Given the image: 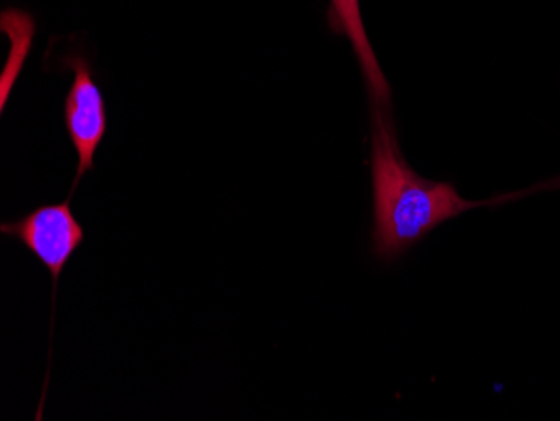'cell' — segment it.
<instances>
[{"mask_svg":"<svg viewBox=\"0 0 560 421\" xmlns=\"http://www.w3.org/2000/svg\"><path fill=\"white\" fill-rule=\"evenodd\" d=\"M546 187H560V178L553 180L552 184L546 185Z\"/></svg>","mask_w":560,"mask_h":421,"instance_id":"6","label":"cell"},{"mask_svg":"<svg viewBox=\"0 0 560 421\" xmlns=\"http://www.w3.org/2000/svg\"><path fill=\"white\" fill-rule=\"evenodd\" d=\"M329 24L332 31L345 34L354 47L355 56L366 78L368 90L374 100V105L388 108L389 86L385 74L377 65L376 55L368 39L361 15L360 0H330Z\"/></svg>","mask_w":560,"mask_h":421,"instance_id":"4","label":"cell"},{"mask_svg":"<svg viewBox=\"0 0 560 421\" xmlns=\"http://www.w3.org/2000/svg\"><path fill=\"white\" fill-rule=\"evenodd\" d=\"M2 30L12 40L11 58H9V66L5 68L8 71H5L4 78H2V106H4L9 87L12 86V81L18 77L19 68L24 62L31 40H33L34 22L24 12L5 11L2 14Z\"/></svg>","mask_w":560,"mask_h":421,"instance_id":"5","label":"cell"},{"mask_svg":"<svg viewBox=\"0 0 560 421\" xmlns=\"http://www.w3.org/2000/svg\"><path fill=\"white\" fill-rule=\"evenodd\" d=\"M371 173H373V253L392 262L413 249L424 237L448 220L500 200L470 202L455 185L420 177L402 156L395 128L385 108L376 106L371 127Z\"/></svg>","mask_w":560,"mask_h":421,"instance_id":"1","label":"cell"},{"mask_svg":"<svg viewBox=\"0 0 560 421\" xmlns=\"http://www.w3.org/2000/svg\"><path fill=\"white\" fill-rule=\"evenodd\" d=\"M0 232L19 238L43 262L52 276L55 288L66 264L84 242L83 225L75 220L68 200L39 207L18 222L2 224Z\"/></svg>","mask_w":560,"mask_h":421,"instance_id":"2","label":"cell"},{"mask_svg":"<svg viewBox=\"0 0 560 421\" xmlns=\"http://www.w3.org/2000/svg\"><path fill=\"white\" fill-rule=\"evenodd\" d=\"M74 71V81L65 103L66 127L78 153L74 188L84 173L93 169L97 147L108 128L105 97L91 77L90 66L84 59L68 61Z\"/></svg>","mask_w":560,"mask_h":421,"instance_id":"3","label":"cell"}]
</instances>
